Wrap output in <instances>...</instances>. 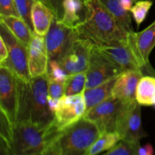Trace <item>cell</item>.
<instances>
[{"label":"cell","mask_w":155,"mask_h":155,"mask_svg":"<svg viewBox=\"0 0 155 155\" xmlns=\"http://www.w3.org/2000/svg\"><path fill=\"white\" fill-rule=\"evenodd\" d=\"M84 21L74 28L78 38L91 41L98 46L129 44V33L99 0H85Z\"/></svg>","instance_id":"1"},{"label":"cell","mask_w":155,"mask_h":155,"mask_svg":"<svg viewBox=\"0 0 155 155\" xmlns=\"http://www.w3.org/2000/svg\"><path fill=\"white\" fill-rule=\"evenodd\" d=\"M101 135L97 126L84 117L59 130L48 126L46 144L40 155H86Z\"/></svg>","instance_id":"2"},{"label":"cell","mask_w":155,"mask_h":155,"mask_svg":"<svg viewBox=\"0 0 155 155\" xmlns=\"http://www.w3.org/2000/svg\"><path fill=\"white\" fill-rule=\"evenodd\" d=\"M20 100L18 121H28L47 128L54 119L48 101V79L44 75L25 83L19 80Z\"/></svg>","instance_id":"3"},{"label":"cell","mask_w":155,"mask_h":155,"mask_svg":"<svg viewBox=\"0 0 155 155\" xmlns=\"http://www.w3.org/2000/svg\"><path fill=\"white\" fill-rule=\"evenodd\" d=\"M47 128H40L28 121H19L13 124L10 144L0 142V145L13 155H40L46 144Z\"/></svg>","instance_id":"4"},{"label":"cell","mask_w":155,"mask_h":155,"mask_svg":"<svg viewBox=\"0 0 155 155\" xmlns=\"http://www.w3.org/2000/svg\"><path fill=\"white\" fill-rule=\"evenodd\" d=\"M0 36L3 39L9 51V57L3 64L9 68L20 80L23 82L31 80L28 67V47L20 41L7 27L0 22Z\"/></svg>","instance_id":"5"},{"label":"cell","mask_w":155,"mask_h":155,"mask_svg":"<svg viewBox=\"0 0 155 155\" xmlns=\"http://www.w3.org/2000/svg\"><path fill=\"white\" fill-rule=\"evenodd\" d=\"M141 106L137 101L126 102L117 120L116 132L121 139L139 144L141 139L148 136L142 128Z\"/></svg>","instance_id":"6"},{"label":"cell","mask_w":155,"mask_h":155,"mask_svg":"<svg viewBox=\"0 0 155 155\" xmlns=\"http://www.w3.org/2000/svg\"><path fill=\"white\" fill-rule=\"evenodd\" d=\"M19 100V79L9 68L0 66V111L12 124L18 121Z\"/></svg>","instance_id":"7"},{"label":"cell","mask_w":155,"mask_h":155,"mask_svg":"<svg viewBox=\"0 0 155 155\" xmlns=\"http://www.w3.org/2000/svg\"><path fill=\"white\" fill-rule=\"evenodd\" d=\"M125 103L111 96L87 110L83 117L94 123L101 134L116 132L117 120Z\"/></svg>","instance_id":"8"},{"label":"cell","mask_w":155,"mask_h":155,"mask_svg":"<svg viewBox=\"0 0 155 155\" xmlns=\"http://www.w3.org/2000/svg\"><path fill=\"white\" fill-rule=\"evenodd\" d=\"M86 112L84 91L77 95H64L59 99L58 106L54 112V119L49 127L53 130H61L80 120Z\"/></svg>","instance_id":"9"},{"label":"cell","mask_w":155,"mask_h":155,"mask_svg":"<svg viewBox=\"0 0 155 155\" xmlns=\"http://www.w3.org/2000/svg\"><path fill=\"white\" fill-rule=\"evenodd\" d=\"M124 71L104 56L94 44L91 51L89 68L86 71V89H92L105 83L114 77H118Z\"/></svg>","instance_id":"10"},{"label":"cell","mask_w":155,"mask_h":155,"mask_svg":"<svg viewBox=\"0 0 155 155\" xmlns=\"http://www.w3.org/2000/svg\"><path fill=\"white\" fill-rule=\"evenodd\" d=\"M94 44L85 39H78L73 41L58 63L68 75L86 72L89 68L91 51Z\"/></svg>","instance_id":"11"},{"label":"cell","mask_w":155,"mask_h":155,"mask_svg":"<svg viewBox=\"0 0 155 155\" xmlns=\"http://www.w3.org/2000/svg\"><path fill=\"white\" fill-rule=\"evenodd\" d=\"M77 39L78 36L74 29L68 27L54 18L45 36L49 61H58L73 41Z\"/></svg>","instance_id":"12"},{"label":"cell","mask_w":155,"mask_h":155,"mask_svg":"<svg viewBox=\"0 0 155 155\" xmlns=\"http://www.w3.org/2000/svg\"><path fill=\"white\" fill-rule=\"evenodd\" d=\"M129 43L140 63L145 68L147 75L155 77V71L149 61V56L155 47V21L139 33H129Z\"/></svg>","instance_id":"13"},{"label":"cell","mask_w":155,"mask_h":155,"mask_svg":"<svg viewBox=\"0 0 155 155\" xmlns=\"http://www.w3.org/2000/svg\"><path fill=\"white\" fill-rule=\"evenodd\" d=\"M99 51L117 66L125 71H140L145 76L146 70L140 63L130 43L127 45L98 46Z\"/></svg>","instance_id":"14"},{"label":"cell","mask_w":155,"mask_h":155,"mask_svg":"<svg viewBox=\"0 0 155 155\" xmlns=\"http://www.w3.org/2000/svg\"><path fill=\"white\" fill-rule=\"evenodd\" d=\"M49 62L45 37L35 33L28 46V67L30 78H37L46 74Z\"/></svg>","instance_id":"15"},{"label":"cell","mask_w":155,"mask_h":155,"mask_svg":"<svg viewBox=\"0 0 155 155\" xmlns=\"http://www.w3.org/2000/svg\"><path fill=\"white\" fill-rule=\"evenodd\" d=\"M143 76L145 75L140 71H124L117 79L112 90V96L124 102L136 101L138 83Z\"/></svg>","instance_id":"16"},{"label":"cell","mask_w":155,"mask_h":155,"mask_svg":"<svg viewBox=\"0 0 155 155\" xmlns=\"http://www.w3.org/2000/svg\"><path fill=\"white\" fill-rule=\"evenodd\" d=\"M54 18V12L48 5L40 0L35 2L32 9V22L36 35L45 37Z\"/></svg>","instance_id":"17"},{"label":"cell","mask_w":155,"mask_h":155,"mask_svg":"<svg viewBox=\"0 0 155 155\" xmlns=\"http://www.w3.org/2000/svg\"><path fill=\"white\" fill-rule=\"evenodd\" d=\"M117 77H114L108 81L92 89H85L84 98L86 101V111L112 96V90Z\"/></svg>","instance_id":"18"},{"label":"cell","mask_w":155,"mask_h":155,"mask_svg":"<svg viewBox=\"0 0 155 155\" xmlns=\"http://www.w3.org/2000/svg\"><path fill=\"white\" fill-rule=\"evenodd\" d=\"M64 18L61 22L74 29L86 18V7L85 0H66L64 4Z\"/></svg>","instance_id":"19"},{"label":"cell","mask_w":155,"mask_h":155,"mask_svg":"<svg viewBox=\"0 0 155 155\" xmlns=\"http://www.w3.org/2000/svg\"><path fill=\"white\" fill-rule=\"evenodd\" d=\"M0 22L7 27L26 46H29L35 33L30 30L22 18L16 16H0Z\"/></svg>","instance_id":"20"},{"label":"cell","mask_w":155,"mask_h":155,"mask_svg":"<svg viewBox=\"0 0 155 155\" xmlns=\"http://www.w3.org/2000/svg\"><path fill=\"white\" fill-rule=\"evenodd\" d=\"M155 98V77L143 76L136 89V101L140 105L153 106Z\"/></svg>","instance_id":"21"},{"label":"cell","mask_w":155,"mask_h":155,"mask_svg":"<svg viewBox=\"0 0 155 155\" xmlns=\"http://www.w3.org/2000/svg\"><path fill=\"white\" fill-rule=\"evenodd\" d=\"M128 32H133L131 12L124 8L120 0H99Z\"/></svg>","instance_id":"22"},{"label":"cell","mask_w":155,"mask_h":155,"mask_svg":"<svg viewBox=\"0 0 155 155\" xmlns=\"http://www.w3.org/2000/svg\"><path fill=\"white\" fill-rule=\"evenodd\" d=\"M121 140L122 139L120 136L117 132L101 134L94 142L86 155H98L104 151H109L117 145Z\"/></svg>","instance_id":"23"},{"label":"cell","mask_w":155,"mask_h":155,"mask_svg":"<svg viewBox=\"0 0 155 155\" xmlns=\"http://www.w3.org/2000/svg\"><path fill=\"white\" fill-rule=\"evenodd\" d=\"M86 72L68 75L64 82V95H74L81 93L86 89Z\"/></svg>","instance_id":"24"},{"label":"cell","mask_w":155,"mask_h":155,"mask_svg":"<svg viewBox=\"0 0 155 155\" xmlns=\"http://www.w3.org/2000/svg\"><path fill=\"white\" fill-rule=\"evenodd\" d=\"M152 5V0H139L133 5L132 8L130 9V12L138 27H139L141 24L145 19Z\"/></svg>","instance_id":"25"},{"label":"cell","mask_w":155,"mask_h":155,"mask_svg":"<svg viewBox=\"0 0 155 155\" xmlns=\"http://www.w3.org/2000/svg\"><path fill=\"white\" fill-rule=\"evenodd\" d=\"M36 1V0H15L16 8L20 17L25 21L33 33L34 29L32 22V9Z\"/></svg>","instance_id":"26"},{"label":"cell","mask_w":155,"mask_h":155,"mask_svg":"<svg viewBox=\"0 0 155 155\" xmlns=\"http://www.w3.org/2000/svg\"><path fill=\"white\" fill-rule=\"evenodd\" d=\"M140 143L136 144L121 140L113 148L101 155H138V148Z\"/></svg>","instance_id":"27"},{"label":"cell","mask_w":155,"mask_h":155,"mask_svg":"<svg viewBox=\"0 0 155 155\" xmlns=\"http://www.w3.org/2000/svg\"><path fill=\"white\" fill-rule=\"evenodd\" d=\"M48 80L65 82L68 74L64 71L61 67L57 61H49L48 65V70L45 74Z\"/></svg>","instance_id":"28"},{"label":"cell","mask_w":155,"mask_h":155,"mask_svg":"<svg viewBox=\"0 0 155 155\" xmlns=\"http://www.w3.org/2000/svg\"><path fill=\"white\" fill-rule=\"evenodd\" d=\"M48 96L54 99H60L64 95V82L48 80Z\"/></svg>","instance_id":"29"},{"label":"cell","mask_w":155,"mask_h":155,"mask_svg":"<svg viewBox=\"0 0 155 155\" xmlns=\"http://www.w3.org/2000/svg\"><path fill=\"white\" fill-rule=\"evenodd\" d=\"M0 16L20 17L15 0H0Z\"/></svg>","instance_id":"30"},{"label":"cell","mask_w":155,"mask_h":155,"mask_svg":"<svg viewBox=\"0 0 155 155\" xmlns=\"http://www.w3.org/2000/svg\"><path fill=\"white\" fill-rule=\"evenodd\" d=\"M66 0H47V5L54 12L55 18L61 21L64 18V4Z\"/></svg>","instance_id":"31"},{"label":"cell","mask_w":155,"mask_h":155,"mask_svg":"<svg viewBox=\"0 0 155 155\" xmlns=\"http://www.w3.org/2000/svg\"><path fill=\"white\" fill-rule=\"evenodd\" d=\"M9 57V51L2 38L0 36V65L3 64Z\"/></svg>","instance_id":"32"},{"label":"cell","mask_w":155,"mask_h":155,"mask_svg":"<svg viewBox=\"0 0 155 155\" xmlns=\"http://www.w3.org/2000/svg\"><path fill=\"white\" fill-rule=\"evenodd\" d=\"M138 155H154V150L152 145L150 143L142 145L138 148Z\"/></svg>","instance_id":"33"},{"label":"cell","mask_w":155,"mask_h":155,"mask_svg":"<svg viewBox=\"0 0 155 155\" xmlns=\"http://www.w3.org/2000/svg\"><path fill=\"white\" fill-rule=\"evenodd\" d=\"M122 3L123 6L124 7V8L127 11H130V9L132 8L133 5L137 1L139 0H120Z\"/></svg>","instance_id":"34"},{"label":"cell","mask_w":155,"mask_h":155,"mask_svg":"<svg viewBox=\"0 0 155 155\" xmlns=\"http://www.w3.org/2000/svg\"><path fill=\"white\" fill-rule=\"evenodd\" d=\"M40 1H42V2L45 3V4L46 5H47V0H40Z\"/></svg>","instance_id":"35"},{"label":"cell","mask_w":155,"mask_h":155,"mask_svg":"<svg viewBox=\"0 0 155 155\" xmlns=\"http://www.w3.org/2000/svg\"><path fill=\"white\" fill-rule=\"evenodd\" d=\"M153 107H155V98H154V103H153Z\"/></svg>","instance_id":"36"}]
</instances>
